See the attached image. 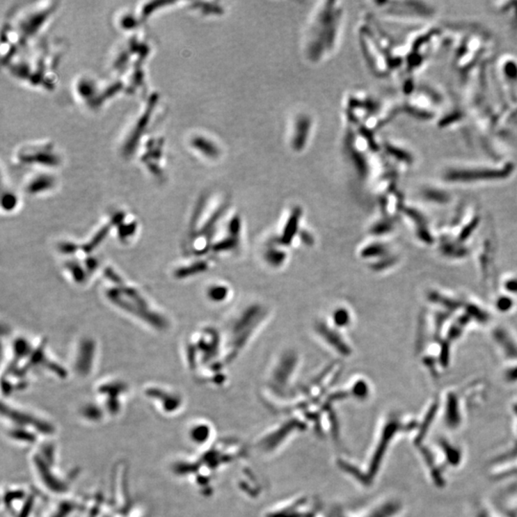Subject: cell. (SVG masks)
<instances>
[{"instance_id": "cell-6", "label": "cell", "mask_w": 517, "mask_h": 517, "mask_svg": "<svg viewBox=\"0 0 517 517\" xmlns=\"http://www.w3.org/2000/svg\"><path fill=\"white\" fill-rule=\"evenodd\" d=\"M80 504L72 499L63 498V500L51 511L49 517H70V514L77 511L81 508Z\"/></svg>"}, {"instance_id": "cell-5", "label": "cell", "mask_w": 517, "mask_h": 517, "mask_svg": "<svg viewBox=\"0 0 517 517\" xmlns=\"http://www.w3.org/2000/svg\"><path fill=\"white\" fill-rule=\"evenodd\" d=\"M145 396L154 402L155 407L162 415L173 416L180 411L182 406V399L177 392L168 390L163 387H148L144 391Z\"/></svg>"}, {"instance_id": "cell-7", "label": "cell", "mask_w": 517, "mask_h": 517, "mask_svg": "<svg viewBox=\"0 0 517 517\" xmlns=\"http://www.w3.org/2000/svg\"><path fill=\"white\" fill-rule=\"evenodd\" d=\"M104 409H102L100 404H86L81 410V416L86 421L89 422H100L104 416Z\"/></svg>"}, {"instance_id": "cell-4", "label": "cell", "mask_w": 517, "mask_h": 517, "mask_svg": "<svg viewBox=\"0 0 517 517\" xmlns=\"http://www.w3.org/2000/svg\"><path fill=\"white\" fill-rule=\"evenodd\" d=\"M126 392V384L118 381L104 382L98 386L97 394L99 399H102L100 406L109 416L116 417L121 412L123 406L122 398Z\"/></svg>"}, {"instance_id": "cell-2", "label": "cell", "mask_w": 517, "mask_h": 517, "mask_svg": "<svg viewBox=\"0 0 517 517\" xmlns=\"http://www.w3.org/2000/svg\"><path fill=\"white\" fill-rule=\"evenodd\" d=\"M32 456V467L40 486L47 493L63 496L70 488L68 481L62 477L56 467V448L51 443H40Z\"/></svg>"}, {"instance_id": "cell-3", "label": "cell", "mask_w": 517, "mask_h": 517, "mask_svg": "<svg viewBox=\"0 0 517 517\" xmlns=\"http://www.w3.org/2000/svg\"><path fill=\"white\" fill-rule=\"evenodd\" d=\"M37 499L34 491L24 486H8L3 494V507L8 517H33Z\"/></svg>"}, {"instance_id": "cell-1", "label": "cell", "mask_w": 517, "mask_h": 517, "mask_svg": "<svg viewBox=\"0 0 517 517\" xmlns=\"http://www.w3.org/2000/svg\"><path fill=\"white\" fill-rule=\"evenodd\" d=\"M2 417L7 420L6 435L10 440L22 445H35L42 443L40 437L55 433V427L47 420L17 407L2 406Z\"/></svg>"}]
</instances>
